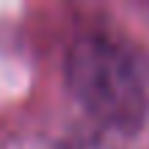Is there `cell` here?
<instances>
[{
  "instance_id": "obj_1",
  "label": "cell",
  "mask_w": 149,
  "mask_h": 149,
  "mask_svg": "<svg viewBox=\"0 0 149 149\" xmlns=\"http://www.w3.org/2000/svg\"><path fill=\"white\" fill-rule=\"evenodd\" d=\"M66 88L91 122L116 135H135L146 122L149 88L135 53L105 31L72 39L64 55Z\"/></svg>"
},
{
  "instance_id": "obj_2",
  "label": "cell",
  "mask_w": 149,
  "mask_h": 149,
  "mask_svg": "<svg viewBox=\"0 0 149 149\" xmlns=\"http://www.w3.org/2000/svg\"><path fill=\"white\" fill-rule=\"evenodd\" d=\"M116 133L100 127V124H77L72 127L53 149H122L119 141L113 138Z\"/></svg>"
}]
</instances>
